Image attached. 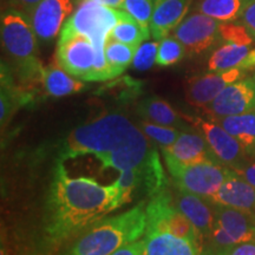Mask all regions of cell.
<instances>
[{"label": "cell", "mask_w": 255, "mask_h": 255, "mask_svg": "<svg viewBox=\"0 0 255 255\" xmlns=\"http://www.w3.org/2000/svg\"><path fill=\"white\" fill-rule=\"evenodd\" d=\"M137 49V46L124 44L108 36L104 45L105 59L117 77L124 72L130 64H132Z\"/></svg>", "instance_id": "obj_26"}, {"label": "cell", "mask_w": 255, "mask_h": 255, "mask_svg": "<svg viewBox=\"0 0 255 255\" xmlns=\"http://www.w3.org/2000/svg\"><path fill=\"white\" fill-rule=\"evenodd\" d=\"M150 36L151 32L145 30L138 21L135 20L127 12H124L123 17L109 33V37L113 39L137 47L144 43L146 39H149Z\"/></svg>", "instance_id": "obj_25"}, {"label": "cell", "mask_w": 255, "mask_h": 255, "mask_svg": "<svg viewBox=\"0 0 255 255\" xmlns=\"http://www.w3.org/2000/svg\"><path fill=\"white\" fill-rule=\"evenodd\" d=\"M253 78H254V81H255V76H254V77H253Z\"/></svg>", "instance_id": "obj_42"}, {"label": "cell", "mask_w": 255, "mask_h": 255, "mask_svg": "<svg viewBox=\"0 0 255 255\" xmlns=\"http://www.w3.org/2000/svg\"><path fill=\"white\" fill-rule=\"evenodd\" d=\"M138 113L146 122L173 128H186L182 119L170 104L158 97H149L138 104Z\"/></svg>", "instance_id": "obj_23"}, {"label": "cell", "mask_w": 255, "mask_h": 255, "mask_svg": "<svg viewBox=\"0 0 255 255\" xmlns=\"http://www.w3.org/2000/svg\"><path fill=\"white\" fill-rule=\"evenodd\" d=\"M221 25V21L194 11L175 28L173 36L183 44L187 53L200 55L222 40Z\"/></svg>", "instance_id": "obj_9"}, {"label": "cell", "mask_w": 255, "mask_h": 255, "mask_svg": "<svg viewBox=\"0 0 255 255\" xmlns=\"http://www.w3.org/2000/svg\"><path fill=\"white\" fill-rule=\"evenodd\" d=\"M159 40L152 41H144L137 49L135 57L132 60L133 69L138 71H146L151 69L152 65L156 64V58H157Z\"/></svg>", "instance_id": "obj_32"}, {"label": "cell", "mask_w": 255, "mask_h": 255, "mask_svg": "<svg viewBox=\"0 0 255 255\" xmlns=\"http://www.w3.org/2000/svg\"><path fill=\"white\" fill-rule=\"evenodd\" d=\"M220 252L221 255H255V240L242 242Z\"/></svg>", "instance_id": "obj_33"}, {"label": "cell", "mask_w": 255, "mask_h": 255, "mask_svg": "<svg viewBox=\"0 0 255 255\" xmlns=\"http://www.w3.org/2000/svg\"><path fill=\"white\" fill-rule=\"evenodd\" d=\"M0 255H6V252H5V248L1 246V252H0Z\"/></svg>", "instance_id": "obj_41"}, {"label": "cell", "mask_w": 255, "mask_h": 255, "mask_svg": "<svg viewBox=\"0 0 255 255\" xmlns=\"http://www.w3.org/2000/svg\"><path fill=\"white\" fill-rule=\"evenodd\" d=\"M145 208L141 202L122 214L95 222L58 255H113L145 234Z\"/></svg>", "instance_id": "obj_3"}, {"label": "cell", "mask_w": 255, "mask_h": 255, "mask_svg": "<svg viewBox=\"0 0 255 255\" xmlns=\"http://www.w3.org/2000/svg\"><path fill=\"white\" fill-rule=\"evenodd\" d=\"M155 0H123L119 9L127 12L145 30L150 31V21ZM151 32V31H150Z\"/></svg>", "instance_id": "obj_28"}, {"label": "cell", "mask_w": 255, "mask_h": 255, "mask_svg": "<svg viewBox=\"0 0 255 255\" xmlns=\"http://www.w3.org/2000/svg\"><path fill=\"white\" fill-rule=\"evenodd\" d=\"M221 38L223 41L234 43L238 45H253L255 38L250 30L239 21L232 23H222L221 25Z\"/></svg>", "instance_id": "obj_31"}, {"label": "cell", "mask_w": 255, "mask_h": 255, "mask_svg": "<svg viewBox=\"0 0 255 255\" xmlns=\"http://www.w3.org/2000/svg\"><path fill=\"white\" fill-rule=\"evenodd\" d=\"M246 72L242 69H231L190 78L184 89L186 100L193 107L205 109L207 105L218 97L223 89L244 78Z\"/></svg>", "instance_id": "obj_13"}, {"label": "cell", "mask_w": 255, "mask_h": 255, "mask_svg": "<svg viewBox=\"0 0 255 255\" xmlns=\"http://www.w3.org/2000/svg\"><path fill=\"white\" fill-rule=\"evenodd\" d=\"M0 33L2 49L17 70L19 78L23 82L40 78L43 65L38 58L39 40L30 15L14 8L2 9Z\"/></svg>", "instance_id": "obj_4"}, {"label": "cell", "mask_w": 255, "mask_h": 255, "mask_svg": "<svg viewBox=\"0 0 255 255\" xmlns=\"http://www.w3.org/2000/svg\"><path fill=\"white\" fill-rule=\"evenodd\" d=\"M251 2L252 0H199L194 9L221 23H232L241 18Z\"/></svg>", "instance_id": "obj_22"}, {"label": "cell", "mask_w": 255, "mask_h": 255, "mask_svg": "<svg viewBox=\"0 0 255 255\" xmlns=\"http://www.w3.org/2000/svg\"><path fill=\"white\" fill-rule=\"evenodd\" d=\"M94 1L101 2V4L110 6V7H115V8H119L120 5L122 4L123 0H94Z\"/></svg>", "instance_id": "obj_39"}, {"label": "cell", "mask_w": 255, "mask_h": 255, "mask_svg": "<svg viewBox=\"0 0 255 255\" xmlns=\"http://www.w3.org/2000/svg\"><path fill=\"white\" fill-rule=\"evenodd\" d=\"M163 154L183 164H199L216 161L205 137L190 132H181L175 143L164 146Z\"/></svg>", "instance_id": "obj_18"}, {"label": "cell", "mask_w": 255, "mask_h": 255, "mask_svg": "<svg viewBox=\"0 0 255 255\" xmlns=\"http://www.w3.org/2000/svg\"><path fill=\"white\" fill-rule=\"evenodd\" d=\"M168 170L178 189L209 199L220 189L233 170L216 161L183 164L164 155Z\"/></svg>", "instance_id": "obj_6"}, {"label": "cell", "mask_w": 255, "mask_h": 255, "mask_svg": "<svg viewBox=\"0 0 255 255\" xmlns=\"http://www.w3.org/2000/svg\"><path fill=\"white\" fill-rule=\"evenodd\" d=\"M146 231L145 233L167 232L180 238L189 239L201 250V239L193 223L176 208L174 199L165 189L152 196L146 205ZM202 253V251H201Z\"/></svg>", "instance_id": "obj_7"}, {"label": "cell", "mask_w": 255, "mask_h": 255, "mask_svg": "<svg viewBox=\"0 0 255 255\" xmlns=\"http://www.w3.org/2000/svg\"><path fill=\"white\" fill-rule=\"evenodd\" d=\"M146 255H200L199 246L189 239L167 232L145 233Z\"/></svg>", "instance_id": "obj_19"}, {"label": "cell", "mask_w": 255, "mask_h": 255, "mask_svg": "<svg viewBox=\"0 0 255 255\" xmlns=\"http://www.w3.org/2000/svg\"><path fill=\"white\" fill-rule=\"evenodd\" d=\"M123 205V195L116 184L101 186L90 177H70L64 162L59 161L47 202V238L60 244Z\"/></svg>", "instance_id": "obj_1"}, {"label": "cell", "mask_w": 255, "mask_h": 255, "mask_svg": "<svg viewBox=\"0 0 255 255\" xmlns=\"http://www.w3.org/2000/svg\"><path fill=\"white\" fill-rule=\"evenodd\" d=\"M205 111L212 119L255 113L254 78L240 79L229 84L207 105Z\"/></svg>", "instance_id": "obj_11"}, {"label": "cell", "mask_w": 255, "mask_h": 255, "mask_svg": "<svg viewBox=\"0 0 255 255\" xmlns=\"http://www.w3.org/2000/svg\"><path fill=\"white\" fill-rule=\"evenodd\" d=\"M40 81L43 83L46 94L56 98L78 94L87 89L84 81L73 77L72 75L60 68L58 64L43 66Z\"/></svg>", "instance_id": "obj_20"}, {"label": "cell", "mask_w": 255, "mask_h": 255, "mask_svg": "<svg viewBox=\"0 0 255 255\" xmlns=\"http://www.w3.org/2000/svg\"><path fill=\"white\" fill-rule=\"evenodd\" d=\"M250 51L251 46L238 45V44L225 41L210 55L208 70L210 72H218L231 69H242Z\"/></svg>", "instance_id": "obj_24"}, {"label": "cell", "mask_w": 255, "mask_h": 255, "mask_svg": "<svg viewBox=\"0 0 255 255\" xmlns=\"http://www.w3.org/2000/svg\"><path fill=\"white\" fill-rule=\"evenodd\" d=\"M113 255H146L145 254V241L137 240L131 244L127 245L119 251H116Z\"/></svg>", "instance_id": "obj_36"}, {"label": "cell", "mask_w": 255, "mask_h": 255, "mask_svg": "<svg viewBox=\"0 0 255 255\" xmlns=\"http://www.w3.org/2000/svg\"><path fill=\"white\" fill-rule=\"evenodd\" d=\"M215 123L238 139L247 154H255V113L238 116L214 117Z\"/></svg>", "instance_id": "obj_21"}, {"label": "cell", "mask_w": 255, "mask_h": 255, "mask_svg": "<svg viewBox=\"0 0 255 255\" xmlns=\"http://www.w3.org/2000/svg\"><path fill=\"white\" fill-rule=\"evenodd\" d=\"M114 183L119 187L121 193H122L124 203L130 202L137 188L143 186L142 165L138 168L121 171L119 178Z\"/></svg>", "instance_id": "obj_30"}, {"label": "cell", "mask_w": 255, "mask_h": 255, "mask_svg": "<svg viewBox=\"0 0 255 255\" xmlns=\"http://www.w3.org/2000/svg\"><path fill=\"white\" fill-rule=\"evenodd\" d=\"M139 129L144 132V135L152 141L157 142L159 145L169 146L171 145L181 135L180 130L177 128L161 126V124H155L150 122H142L139 124Z\"/></svg>", "instance_id": "obj_29"}, {"label": "cell", "mask_w": 255, "mask_h": 255, "mask_svg": "<svg viewBox=\"0 0 255 255\" xmlns=\"http://www.w3.org/2000/svg\"><path fill=\"white\" fill-rule=\"evenodd\" d=\"M200 255H221V252L216 250H209V251L202 252Z\"/></svg>", "instance_id": "obj_40"}, {"label": "cell", "mask_w": 255, "mask_h": 255, "mask_svg": "<svg viewBox=\"0 0 255 255\" xmlns=\"http://www.w3.org/2000/svg\"><path fill=\"white\" fill-rule=\"evenodd\" d=\"M40 1L41 0H8L7 8H14L25 14L31 15L33 9L37 7V5Z\"/></svg>", "instance_id": "obj_34"}, {"label": "cell", "mask_w": 255, "mask_h": 255, "mask_svg": "<svg viewBox=\"0 0 255 255\" xmlns=\"http://www.w3.org/2000/svg\"><path fill=\"white\" fill-rule=\"evenodd\" d=\"M186 53V47L176 37L167 36L159 40L156 64L158 66H163V68L171 66L182 60Z\"/></svg>", "instance_id": "obj_27"}, {"label": "cell", "mask_w": 255, "mask_h": 255, "mask_svg": "<svg viewBox=\"0 0 255 255\" xmlns=\"http://www.w3.org/2000/svg\"><path fill=\"white\" fill-rule=\"evenodd\" d=\"M252 69H255V47L254 49H251L244 65H242V70H246V71Z\"/></svg>", "instance_id": "obj_38"}, {"label": "cell", "mask_w": 255, "mask_h": 255, "mask_svg": "<svg viewBox=\"0 0 255 255\" xmlns=\"http://www.w3.org/2000/svg\"><path fill=\"white\" fill-rule=\"evenodd\" d=\"M208 200L214 205L248 210L255 214V188L234 170Z\"/></svg>", "instance_id": "obj_16"}, {"label": "cell", "mask_w": 255, "mask_h": 255, "mask_svg": "<svg viewBox=\"0 0 255 255\" xmlns=\"http://www.w3.org/2000/svg\"><path fill=\"white\" fill-rule=\"evenodd\" d=\"M124 11L94 0H82L59 33V40L83 36L92 43H105L111 30L123 17Z\"/></svg>", "instance_id": "obj_5"}, {"label": "cell", "mask_w": 255, "mask_h": 255, "mask_svg": "<svg viewBox=\"0 0 255 255\" xmlns=\"http://www.w3.org/2000/svg\"><path fill=\"white\" fill-rule=\"evenodd\" d=\"M193 0H155L150 31L155 40L169 36L187 17Z\"/></svg>", "instance_id": "obj_17"}, {"label": "cell", "mask_w": 255, "mask_h": 255, "mask_svg": "<svg viewBox=\"0 0 255 255\" xmlns=\"http://www.w3.org/2000/svg\"><path fill=\"white\" fill-rule=\"evenodd\" d=\"M238 174L255 188V163L245 165L240 171H238Z\"/></svg>", "instance_id": "obj_37"}, {"label": "cell", "mask_w": 255, "mask_h": 255, "mask_svg": "<svg viewBox=\"0 0 255 255\" xmlns=\"http://www.w3.org/2000/svg\"><path fill=\"white\" fill-rule=\"evenodd\" d=\"M209 239L216 251L255 240V214L248 210L215 205L214 226Z\"/></svg>", "instance_id": "obj_8"}, {"label": "cell", "mask_w": 255, "mask_h": 255, "mask_svg": "<svg viewBox=\"0 0 255 255\" xmlns=\"http://www.w3.org/2000/svg\"><path fill=\"white\" fill-rule=\"evenodd\" d=\"M238 21L245 25L255 38V0H252V2L247 6L244 14L241 15V18Z\"/></svg>", "instance_id": "obj_35"}, {"label": "cell", "mask_w": 255, "mask_h": 255, "mask_svg": "<svg viewBox=\"0 0 255 255\" xmlns=\"http://www.w3.org/2000/svg\"><path fill=\"white\" fill-rule=\"evenodd\" d=\"M194 127L205 137L210 150L225 165L231 167L235 173L240 171L246 165L245 163V150L235 137L226 131L220 124L214 121L195 119L191 121Z\"/></svg>", "instance_id": "obj_10"}, {"label": "cell", "mask_w": 255, "mask_h": 255, "mask_svg": "<svg viewBox=\"0 0 255 255\" xmlns=\"http://www.w3.org/2000/svg\"><path fill=\"white\" fill-rule=\"evenodd\" d=\"M56 60L63 70L85 82V78L95 68L96 49L94 43L83 36L58 40Z\"/></svg>", "instance_id": "obj_12"}, {"label": "cell", "mask_w": 255, "mask_h": 255, "mask_svg": "<svg viewBox=\"0 0 255 255\" xmlns=\"http://www.w3.org/2000/svg\"><path fill=\"white\" fill-rule=\"evenodd\" d=\"M144 132L119 113L105 114L90 123L83 124L69 133L64 141L60 158L94 155L102 169L119 171L138 168L150 155Z\"/></svg>", "instance_id": "obj_2"}, {"label": "cell", "mask_w": 255, "mask_h": 255, "mask_svg": "<svg viewBox=\"0 0 255 255\" xmlns=\"http://www.w3.org/2000/svg\"><path fill=\"white\" fill-rule=\"evenodd\" d=\"M73 11V0H41L30 15L38 40L50 43L55 39Z\"/></svg>", "instance_id": "obj_14"}, {"label": "cell", "mask_w": 255, "mask_h": 255, "mask_svg": "<svg viewBox=\"0 0 255 255\" xmlns=\"http://www.w3.org/2000/svg\"><path fill=\"white\" fill-rule=\"evenodd\" d=\"M174 203L193 223L201 239H209L215 220V205L212 201L195 194L180 190L174 197Z\"/></svg>", "instance_id": "obj_15"}]
</instances>
